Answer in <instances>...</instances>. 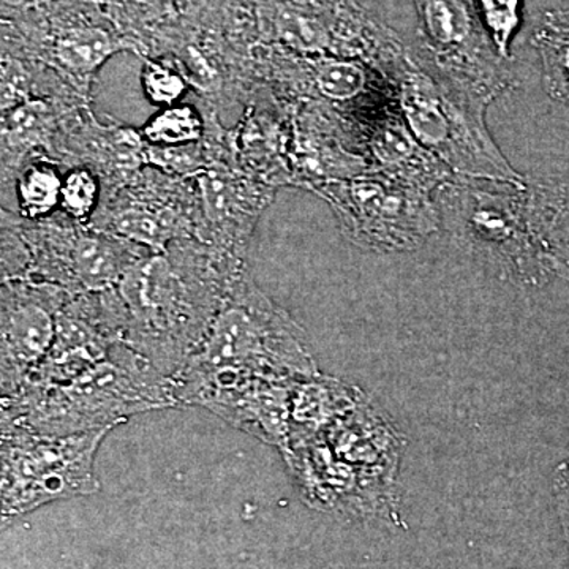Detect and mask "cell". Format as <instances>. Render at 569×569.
Masks as SVG:
<instances>
[{
  "label": "cell",
  "mask_w": 569,
  "mask_h": 569,
  "mask_svg": "<svg viewBox=\"0 0 569 569\" xmlns=\"http://www.w3.org/2000/svg\"><path fill=\"white\" fill-rule=\"evenodd\" d=\"M549 246L557 276L569 280V183L557 182L549 224Z\"/></svg>",
  "instance_id": "cell-19"
},
{
  "label": "cell",
  "mask_w": 569,
  "mask_h": 569,
  "mask_svg": "<svg viewBox=\"0 0 569 569\" xmlns=\"http://www.w3.org/2000/svg\"><path fill=\"white\" fill-rule=\"evenodd\" d=\"M553 493H556L557 509L563 527L565 538L569 546V458L560 463L553 478Z\"/></svg>",
  "instance_id": "cell-22"
},
{
  "label": "cell",
  "mask_w": 569,
  "mask_h": 569,
  "mask_svg": "<svg viewBox=\"0 0 569 569\" xmlns=\"http://www.w3.org/2000/svg\"><path fill=\"white\" fill-rule=\"evenodd\" d=\"M362 156L370 171L436 194L456 174L411 132L399 103L358 119Z\"/></svg>",
  "instance_id": "cell-11"
},
{
  "label": "cell",
  "mask_w": 569,
  "mask_h": 569,
  "mask_svg": "<svg viewBox=\"0 0 569 569\" xmlns=\"http://www.w3.org/2000/svg\"><path fill=\"white\" fill-rule=\"evenodd\" d=\"M298 381L268 377L224 381L198 392L190 406L208 408L231 426L283 451L290 438L291 402Z\"/></svg>",
  "instance_id": "cell-10"
},
{
  "label": "cell",
  "mask_w": 569,
  "mask_h": 569,
  "mask_svg": "<svg viewBox=\"0 0 569 569\" xmlns=\"http://www.w3.org/2000/svg\"><path fill=\"white\" fill-rule=\"evenodd\" d=\"M122 50V41L100 28H77L56 40V58L73 74H91L112 54Z\"/></svg>",
  "instance_id": "cell-13"
},
{
  "label": "cell",
  "mask_w": 569,
  "mask_h": 569,
  "mask_svg": "<svg viewBox=\"0 0 569 569\" xmlns=\"http://www.w3.org/2000/svg\"><path fill=\"white\" fill-rule=\"evenodd\" d=\"M395 82L399 108L411 132L452 173L516 186L530 181L512 168L489 133L488 103L427 69L411 52Z\"/></svg>",
  "instance_id": "cell-5"
},
{
  "label": "cell",
  "mask_w": 569,
  "mask_h": 569,
  "mask_svg": "<svg viewBox=\"0 0 569 569\" xmlns=\"http://www.w3.org/2000/svg\"><path fill=\"white\" fill-rule=\"evenodd\" d=\"M556 181L523 186L456 176L436 193L441 227L500 279L541 287L557 276L549 246Z\"/></svg>",
  "instance_id": "cell-2"
},
{
  "label": "cell",
  "mask_w": 569,
  "mask_h": 569,
  "mask_svg": "<svg viewBox=\"0 0 569 569\" xmlns=\"http://www.w3.org/2000/svg\"><path fill=\"white\" fill-rule=\"evenodd\" d=\"M356 246L378 253L410 252L441 227L436 194L376 171L317 187Z\"/></svg>",
  "instance_id": "cell-7"
},
{
  "label": "cell",
  "mask_w": 569,
  "mask_h": 569,
  "mask_svg": "<svg viewBox=\"0 0 569 569\" xmlns=\"http://www.w3.org/2000/svg\"><path fill=\"white\" fill-rule=\"evenodd\" d=\"M193 144L178 146V148H157L152 146L153 152L151 153L153 162L162 164L164 168H170L171 171L178 173H192L198 170L197 156H192L189 149Z\"/></svg>",
  "instance_id": "cell-21"
},
{
  "label": "cell",
  "mask_w": 569,
  "mask_h": 569,
  "mask_svg": "<svg viewBox=\"0 0 569 569\" xmlns=\"http://www.w3.org/2000/svg\"><path fill=\"white\" fill-rule=\"evenodd\" d=\"M142 88L149 102L167 108L179 102L186 92V81L162 63L149 62L142 71Z\"/></svg>",
  "instance_id": "cell-20"
},
{
  "label": "cell",
  "mask_w": 569,
  "mask_h": 569,
  "mask_svg": "<svg viewBox=\"0 0 569 569\" xmlns=\"http://www.w3.org/2000/svg\"><path fill=\"white\" fill-rule=\"evenodd\" d=\"M477 7L498 54L512 61V39L522 26V0H477Z\"/></svg>",
  "instance_id": "cell-17"
},
{
  "label": "cell",
  "mask_w": 569,
  "mask_h": 569,
  "mask_svg": "<svg viewBox=\"0 0 569 569\" xmlns=\"http://www.w3.org/2000/svg\"><path fill=\"white\" fill-rule=\"evenodd\" d=\"M203 133V122L192 107L173 104L162 108L146 123L142 137L157 148L194 144Z\"/></svg>",
  "instance_id": "cell-15"
},
{
  "label": "cell",
  "mask_w": 569,
  "mask_h": 569,
  "mask_svg": "<svg viewBox=\"0 0 569 569\" xmlns=\"http://www.w3.org/2000/svg\"><path fill=\"white\" fill-rule=\"evenodd\" d=\"M73 298L33 280H6L2 287V397L18 391L43 365L54 346L58 318Z\"/></svg>",
  "instance_id": "cell-9"
},
{
  "label": "cell",
  "mask_w": 569,
  "mask_h": 569,
  "mask_svg": "<svg viewBox=\"0 0 569 569\" xmlns=\"http://www.w3.org/2000/svg\"><path fill=\"white\" fill-rule=\"evenodd\" d=\"M112 429L59 437L2 425V518H17L51 501L97 492L93 463Z\"/></svg>",
  "instance_id": "cell-6"
},
{
  "label": "cell",
  "mask_w": 569,
  "mask_h": 569,
  "mask_svg": "<svg viewBox=\"0 0 569 569\" xmlns=\"http://www.w3.org/2000/svg\"><path fill=\"white\" fill-rule=\"evenodd\" d=\"M418 20L419 63L485 103L518 86L479 18L477 0H411Z\"/></svg>",
  "instance_id": "cell-8"
},
{
  "label": "cell",
  "mask_w": 569,
  "mask_h": 569,
  "mask_svg": "<svg viewBox=\"0 0 569 569\" xmlns=\"http://www.w3.org/2000/svg\"><path fill=\"white\" fill-rule=\"evenodd\" d=\"M280 39L299 51H323L332 47V32L325 20L306 10L284 7L276 18Z\"/></svg>",
  "instance_id": "cell-16"
},
{
  "label": "cell",
  "mask_w": 569,
  "mask_h": 569,
  "mask_svg": "<svg viewBox=\"0 0 569 569\" xmlns=\"http://www.w3.org/2000/svg\"><path fill=\"white\" fill-rule=\"evenodd\" d=\"M99 193L96 176L84 168H74L63 176L61 209L71 219L86 222L96 211Z\"/></svg>",
  "instance_id": "cell-18"
},
{
  "label": "cell",
  "mask_w": 569,
  "mask_h": 569,
  "mask_svg": "<svg viewBox=\"0 0 569 569\" xmlns=\"http://www.w3.org/2000/svg\"><path fill=\"white\" fill-rule=\"evenodd\" d=\"M3 6L9 7H22L28 6V3L33 2V0H2Z\"/></svg>",
  "instance_id": "cell-23"
},
{
  "label": "cell",
  "mask_w": 569,
  "mask_h": 569,
  "mask_svg": "<svg viewBox=\"0 0 569 569\" xmlns=\"http://www.w3.org/2000/svg\"><path fill=\"white\" fill-rule=\"evenodd\" d=\"M63 178L50 163H33L17 182L18 208L29 220H40L61 208Z\"/></svg>",
  "instance_id": "cell-14"
},
{
  "label": "cell",
  "mask_w": 569,
  "mask_h": 569,
  "mask_svg": "<svg viewBox=\"0 0 569 569\" xmlns=\"http://www.w3.org/2000/svg\"><path fill=\"white\" fill-rule=\"evenodd\" d=\"M530 43L541 61L546 92L569 107V7L539 14Z\"/></svg>",
  "instance_id": "cell-12"
},
{
  "label": "cell",
  "mask_w": 569,
  "mask_h": 569,
  "mask_svg": "<svg viewBox=\"0 0 569 569\" xmlns=\"http://www.w3.org/2000/svg\"><path fill=\"white\" fill-rule=\"evenodd\" d=\"M320 376L305 331L246 276L231 287L187 365L171 377L179 406L206 388L241 378Z\"/></svg>",
  "instance_id": "cell-3"
},
{
  "label": "cell",
  "mask_w": 569,
  "mask_h": 569,
  "mask_svg": "<svg viewBox=\"0 0 569 569\" xmlns=\"http://www.w3.org/2000/svg\"><path fill=\"white\" fill-rule=\"evenodd\" d=\"M244 276L227 253H146L114 288L122 342L164 377H174L204 339L213 317Z\"/></svg>",
  "instance_id": "cell-1"
},
{
  "label": "cell",
  "mask_w": 569,
  "mask_h": 569,
  "mask_svg": "<svg viewBox=\"0 0 569 569\" xmlns=\"http://www.w3.org/2000/svg\"><path fill=\"white\" fill-rule=\"evenodd\" d=\"M176 406L171 378L121 342L77 376L54 383H26L2 397V425L43 436H74Z\"/></svg>",
  "instance_id": "cell-4"
}]
</instances>
